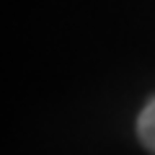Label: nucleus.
I'll return each instance as SVG.
<instances>
[{
    "instance_id": "nucleus-1",
    "label": "nucleus",
    "mask_w": 155,
    "mask_h": 155,
    "mask_svg": "<svg viewBox=\"0 0 155 155\" xmlns=\"http://www.w3.org/2000/svg\"><path fill=\"white\" fill-rule=\"evenodd\" d=\"M137 134H140V140H142L145 147H147L150 153H155V98L150 101L142 109V114H140Z\"/></svg>"
}]
</instances>
